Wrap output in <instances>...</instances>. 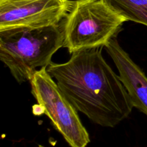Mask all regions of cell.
Returning <instances> with one entry per match:
<instances>
[{"label":"cell","instance_id":"52a82bcc","mask_svg":"<svg viewBox=\"0 0 147 147\" xmlns=\"http://www.w3.org/2000/svg\"><path fill=\"white\" fill-rule=\"evenodd\" d=\"M127 21L147 27V0H102Z\"/></svg>","mask_w":147,"mask_h":147},{"label":"cell","instance_id":"ba28073f","mask_svg":"<svg viewBox=\"0 0 147 147\" xmlns=\"http://www.w3.org/2000/svg\"><path fill=\"white\" fill-rule=\"evenodd\" d=\"M32 112L34 115H36V116H40V115L44 114L45 113L44 109H43L40 104H38V103H37V105L33 106Z\"/></svg>","mask_w":147,"mask_h":147},{"label":"cell","instance_id":"3957f363","mask_svg":"<svg viewBox=\"0 0 147 147\" xmlns=\"http://www.w3.org/2000/svg\"><path fill=\"white\" fill-rule=\"evenodd\" d=\"M127 20L102 0H75L62 22L63 47L70 54L103 48L116 38Z\"/></svg>","mask_w":147,"mask_h":147},{"label":"cell","instance_id":"6da1fadb","mask_svg":"<svg viewBox=\"0 0 147 147\" xmlns=\"http://www.w3.org/2000/svg\"><path fill=\"white\" fill-rule=\"evenodd\" d=\"M101 49L73 53L68 61L52 63L47 71L78 111L99 126L113 128L130 115L134 106Z\"/></svg>","mask_w":147,"mask_h":147},{"label":"cell","instance_id":"277c9868","mask_svg":"<svg viewBox=\"0 0 147 147\" xmlns=\"http://www.w3.org/2000/svg\"><path fill=\"white\" fill-rule=\"evenodd\" d=\"M31 92L44 109L55 129L71 147H86L90 139L78 111L66 98L47 67L36 70L31 80Z\"/></svg>","mask_w":147,"mask_h":147},{"label":"cell","instance_id":"9c48e42d","mask_svg":"<svg viewBox=\"0 0 147 147\" xmlns=\"http://www.w3.org/2000/svg\"><path fill=\"white\" fill-rule=\"evenodd\" d=\"M37 147H45V146H43L42 145H38Z\"/></svg>","mask_w":147,"mask_h":147},{"label":"cell","instance_id":"7a4b0ae2","mask_svg":"<svg viewBox=\"0 0 147 147\" xmlns=\"http://www.w3.org/2000/svg\"><path fill=\"white\" fill-rule=\"evenodd\" d=\"M63 47L62 23L49 27L0 30V60L19 83L30 81L38 67H47Z\"/></svg>","mask_w":147,"mask_h":147},{"label":"cell","instance_id":"5b68a950","mask_svg":"<svg viewBox=\"0 0 147 147\" xmlns=\"http://www.w3.org/2000/svg\"><path fill=\"white\" fill-rule=\"evenodd\" d=\"M73 0H0V30L60 24Z\"/></svg>","mask_w":147,"mask_h":147},{"label":"cell","instance_id":"8992f818","mask_svg":"<svg viewBox=\"0 0 147 147\" xmlns=\"http://www.w3.org/2000/svg\"><path fill=\"white\" fill-rule=\"evenodd\" d=\"M119 73L134 108L147 116V77L142 68L121 47L116 38L105 46Z\"/></svg>","mask_w":147,"mask_h":147}]
</instances>
